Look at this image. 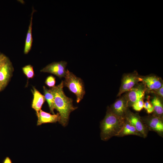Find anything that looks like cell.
<instances>
[{
  "mask_svg": "<svg viewBox=\"0 0 163 163\" xmlns=\"http://www.w3.org/2000/svg\"><path fill=\"white\" fill-rule=\"evenodd\" d=\"M37 115V125L38 126L43 123H56L59 122L60 120V116L58 113L56 114H51L41 109Z\"/></svg>",
  "mask_w": 163,
  "mask_h": 163,
  "instance_id": "11",
  "label": "cell"
},
{
  "mask_svg": "<svg viewBox=\"0 0 163 163\" xmlns=\"http://www.w3.org/2000/svg\"><path fill=\"white\" fill-rule=\"evenodd\" d=\"M2 88V86L0 85V90H1V89Z\"/></svg>",
  "mask_w": 163,
  "mask_h": 163,
  "instance_id": "25",
  "label": "cell"
},
{
  "mask_svg": "<svg viewBox=\"0 0 163 163\" xmlns=\"http://www.w3.org/2000/svg\"><path fill=\"white\" fill-rule=\"evenodd\" d=\"M129 135H136L144 138L142 135L138 132L135 127L125 120L124 124L117 136L122 137Z\"/></svg>",
  "mask_w": 163,
  "mask_h": 163,
  "instance_id": "14",
  "label": "cell"
},
{
  "mask_svg": "<svg viewBox=\"0 0 163 163\" xmlns=\"http://www.w3.org/2000/svg\"><path fill=\"white\" fill-rule=\"evenodd\" d=\"M63 82L64 86L67 87L69 91L76 96V101L79 103L83 99L85 91L82 79L67 69Z\"/></svg>",
  "mask_w": 163,
  "mask_h": 163,
  "instance_id": "3",
  "label": "cell"
},
{
  "mask_svg": "<svg viewBox=\"0 0 163 163\" xmlns=\"http://www.w3.org/2000/svg\"><path fill=\"white\" fill-rule=\"evenodd\" d=\"M143 108L148 114L154 112L153 106L149 100L146 101L144 103Z\"/></svg>",
  "mask_w": 163,
  "mask_h": 163,
  "instance_id": "21",
  "label": "cell"
},
{
  "mask_svg": "<svg viewBox=\"0 0 163 163\" xmlns=\"http://www.w3.org/2000/svg\"><path fill=\"white\" fill-rule=\"evenodd\" d=\"M13 69L12 65L8 60L0 68V85L2 88L8 82Z\"/></svg>",
  "mask_w": 163,
  "mask_h": 163,
  "instance_id": "12",
  "label": "cell"
},
{
  "mask_svg": "<svg viewBox=\"0 0 163 163\" xmlns=\"http://www.w3.org/2000/svg\"><path fill=\"white\" fill-rule=\"evenodd\" d=\"M22 70L24 74L28 79L32 78L34 75L33 67L29 65L25 66L22 68Z\"/></svg>",
  "mask_w": 163,
  "mask_h": 163,
  "instance_id": "18",
  "label": "cell"
},
{
  "mask_svg": "<svg viewBox=\"0 0 163 163\" xmlns=\"http://www.w3.org/2000/svg\"><path fill=\"white\" fill-rule=\"evenodd\" d=\"M155 91H156V93L158 95L162 98L163 97V85L159 89Z\"/></svg>",
  "mask_w": 163,
  "mask_h": 163,
  "instance_id": "23",
  "label": "cell"
},
{
  "mask_svg": "<svg viewBox=\"0 0 163 163\" xmlns=\"http://www.w3.org/2000/svg\"><path fill=\"white\" fill-rule=\"evenodd\" d=\"M141 118L149 130L155 131L162 137L163 122L162 119L154 115Z\"/></svg>",
  "mask_w": 163,
  "mask_h": 163,
  "instance_id": "6",
  "label": "cell"
},
{
  "mask_svg": "<svg viewBox=\"0 0 163 163\" xmlns=\"http://www.w3.org/2000/svg\"><path fill=\"white\" fill-rule=\"evenodd\" d=\"M35 11V10L33 8L31 14L30 20L25 40L24 49V53L25 54H27L29 52L31 49L32 46L33 41L32 36V21L33 15Z\"/></svg>",
  "mask_w": 163,
  "mask_h": 163,
  "instance_id": "15",
  "label": "cell"
},
{
  "mask_svg": "<svg viewBox=\"0 0 163 163\" xmlns=\"http://www.w3.org/2000/svg\"><path fill=\"white\" fill-rule=\"evenodd\" d=\"M128 102L125 96L117 100L110 107L112 111L116 116L125 119L128 110Z\"/></svg>",
  "mask_w": 163,
  "mask_h": 163,
  "instance_id": "9",
  "label": "cell"
},
{
  "mask_svg": "<svg viewBox=\"0 0 163 163\" xmlns=\"http://www.w3.org/2000/svg\"></svg>",
  "mask_w": 163,
  "mask_h": 163,
  "instance_id": "26",
  "label": "cell"
},
{
  "mask_svg": "<svg viewBox=\"0 0 163 163\" xmlns=\"http://www.w3.org/2000/svg\"><path fill=\"white\" fill-rule=\"evenodd\" d=\"M141 81L143 82L145 88L149 91H155L159 89L163 85L161 79L155 75H149L140 77Z\"/></svg>",
  "mask_w": 163,
  "mask_h": 163,
  "instance_id": "10",
  "label": "cell"
},
{
  "mask_svg": "<svg viewBox=\"0 0 163 163\" xmlns=\"http://www.w3.org/2000/svg\"><path fill=\"white\" fill-rule=\"evenodd\" d=\"M125 119L142 134L144 138L147 137L149 130L138 114L133 113L128 110L125 115Z\"/></svg>",
  "mask_w": 163,
  "mask_h": 163,
  "instance_id": "4",
  "label": "cell"
},
{
  "mask_svg": "<svg viewBox=\"0 0 163 163\" xmlns=\"http://www.w3.org/2000/svg\"><path fill=\"white\" fill-rule=\"evenodd\" d=\"M56 78L52 75L48 76L45 81V84L50 88L54 87L55 85Z\"/></svg>",
  "mask_w": 163,
  "mask_h": 163,
  "instance_id": "20",
  "label": "cell"
},
{
  "mask_svg": "<svg viewBox=\"0 0 163 163\" xmlns=\"http://www.w3.org/2000/svg\"><path fill=\"white\" fill-rule=\"evenodd\" d=\"M125 121V119L116 116L108 107L106 115L100 122L101 140L107 141L113 136H117L122 129Z\"/></svg>",
  "mask_w": 163,
  "mask_h": 163,
  "instance_id": "2",
  "label": "cell"
},
{
  "mask_svg": "<svg viewBox=\"0 0 163 163\" xmlns=\"http://www.w3.org/2000/svg\"><path fill=\"white\" fill-rule=\"evenodd\" d=\"M8 60L7 57L3 55H0V68Z\"/></svg>",
  "mask_w": 163,
  "mask_h": 163,
  "instance_id": "22",
  "label": "cell"
},
{
  "mask_svg": "<svg viewBox=\"0 0 163 163\" xmlns=\"http://www.w3.org/2000/svg\"><path fill=\"white\" fill-rule=\"evenodd\" d=\"M32 91L33 95L31 107L37 114L41 109L42 106L46 101L44 96L35 88L33 87Z\"/></svg>",
  "mask_w": 163,
  "mask_h": 163,
  "instance_id": "13",
  "label": "cell"
},
{
  "mask_svg": "<svg viewBox=\"0 0 163 163\" xmlns=\"http://www.w3.org/2000/svg\"><path fill=\"white\" fill-rule=\"evenodd\" d=\"M63 87V81H62L58 85L50 89L54 96L55 109L57 110L60 116L59 123L62 126H66L68 123L71 113L78 107L73 106V99L66 95Z\"/></svg>",
  "mask_w": 163,
  "mask_h": 163,
  "instance_id": "1",
  "label": "cell"
},
{
  "mask_svg": "<svg viewBox=\"0 0 163 163\" xmlns=\"http://www.w3.org/2000/svg\"><path fill=\"white\" fill-rule=\"evenodd\" d=\"M140 81V77L135 72L124 75L122 78L121 85L117 96H119L124 93L128 91Z\"/></svg>",
  "mask_w": 163,
  "mask_h": 163,
  "instance_id": "5",
  "label": "cell"
},
{
  "mask_svg": "<svg viewBox=\"0 0 163 163\" xmlns=\"http://www.w3.org/2000/svg\"><path fill=\"white\" fill-rule=\"evenodd\" d=\"M67 62L65 61L53 62L42 69L40 72L53 74L61 78L66 75Z\"/></svg>",
  "mask_w": 163,
  "mask_h": 163,
  "instance_id": "7",
  "label": "cell"
},
{
  "mask_svg": "<svg viewBox=\"0 0 163 163\" xmlns=\"http://www.w3.org/2000/svg\"><path fill=\"white\" fill-rule=\"evenodd\" d=\"M3 163H12V162L11 159L7 157L4 159Z\"/></svg>",
  "mask_w": 163,
  "mask_h": 163,
  "instance_id": "24",
  "label": "cell"
},
{
  "mask_svg": "<svg viewBox=\"0 0 163 163\" xmlns=\"http://www.w3.org/2000/svg\"><path fill=\"white\" fill-rule=\"evenodd\" d=\"M144 103L143 99H142L133 103L131 106L135 110L140 111L143 108Z\"/></svg>",
  "mask_w": 163,
  "mask_h": 163,
  "instance_id": "19",
  "label": "cell"
},
{
  "mask_svg": "<svg viewBox=\"0 0 163 163\" xmlns=\"http://www.w3.org/2000/svg\"><path fill=\"white\" fill-rule=\"evenodd\" d=\"M43 95L45 100L47 102L50 112L52 114H54V98L53 94L50 89H47L45 86H43Z\"/></svg>",
  "mask_w": 163,
  "mask_h": 163,
  "instance_id": "16",
  "label": "cell"
},
{
  "mask_svg": "<svg viewBox=\"0 0 163 163\" xmlns=\"http://www.w3.org/2000/svg\"><path fill=\"white\" fill-rule=\"evenodd\" d=\"M146 88L144 85L139 84L136 85L128 91L126 96L128 106H132L134 103L143 99Z\"/></svg>",
  "mask_w": 163,
  "mask_h": 163,
  "instance_id": "8",
  "label": "cell"
},
{
  "mask_svg": "<svg viewBox=\"0 0 163 163\" xmlns=\"http://www.w3.org/2000/svg\"><path fill=\"white\" fill-rule=\"evenodd\" d=\"M153 107L154 115L161 119L163 113V106L162 102L160 99L156 96H155L151 102Z\"/></svg>",
  "mask_w": 163,
  "mask_h": 163,
  "instance_id": "17",
  "label": "cell"
}]
</instances>
